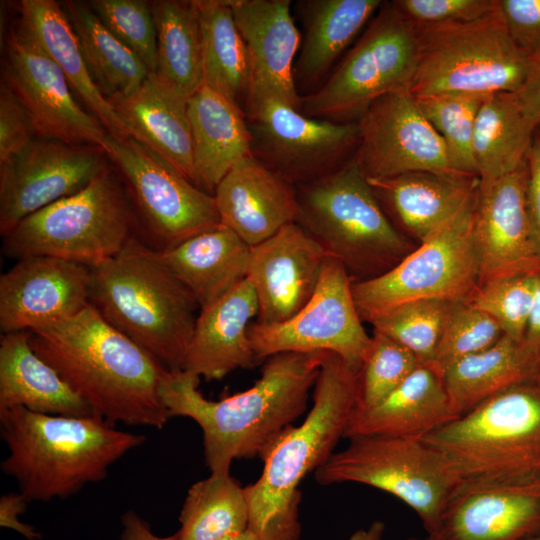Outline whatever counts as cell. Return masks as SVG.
I'll return each mask as SVG.
<instances>
[{"label":"cell","instance_id":"3957f363","mask_svg":"<svg viewBox=\"0 0 540 540\" xmlns=\"http://www.w3.org/2000/svg\"><path fill=\"white\" fill-rule=\"evenodd\" d=\"M358 395L359 371L324 351L309 412L274 441L261 458L260 477L245 487L248 529L259 540H299V484L334 453Z\"/></svg>","mask_w":540,"mask_h":540},{"label":"cell","instance_id":"11a10c76","mask_svg":"<svg viewBox=\"0 0 540 540\" xmlns=\"http://www.w3.org/2000/svg\"><path fill=\"white\" fill-rule=\"evenodd\" d=\"M385 524L381 520L373 521L368 527L356 530L349 540H383Z\"/></svg>","mask_w":540,"mask_h":540},{"label":"cell","instance_id":"8992f818","mask_svg":"<svg viewBox=\"0 0 540 540\" xmlns=\"http://www.w3.org/2000/svg\"><path fill=\"white\" fill-rule=\"evenodd\" d=\"M296 190L295 223L344 266L353 282L385 273L413 251L384 212L355 154Z\"/></svg>","mask_w":540,"mask_h":540},{"label":"cell","instance_id":"f6af8a7d","mask_svg":"<svg viewBox=\"0 0 540 540\" xmlns=\"http://www.w3.org/2000/svg\"><path fill=\"white\" fill-rule=\"evenodd\" d=\"M89 6L123 44L137 54L150 73L157 71V33L150 2L93 0Z\"/></svg>","mask_w":540,"mask_h":540},{"label":"cell","instance_id":"7a4b0ae2","mask_svg":"<svg viewBox=\"0 0 540 540\" xmlns=\"http://www.w3.org/2000/svg\"><path fill=\"white\" fill-rule=\"evenodd\" d=\"M35 353L89 406L115 425L162 429L171 418L160 385L168 372L90 304L29 331Z\"/></svg>","mask_w":540,"mask_h":540},{"label":"cell","instance_id":"ba28073f","mask_svg":"<svg viewBox=\"0 0 540 540\" xmlns=\"http://www.w3.org/2000/svg\"><path fill=\"white\" fill-rule=\"evenodd\" d=\"M137 237L125 189L109 166L85 189L21 220L2 237V253L20 259L50 256L90 268L117 255Z\"/></svg>","mask_w":540,"mask_h":540},{"label":"cell","instance_id":"5b68a950","mask_svg":"<svg viewBox=\"0 0 540 540\" xmlns=\"http://www.w3.org/2000/svg\"><path fill=\"white\" fill-rule=\"evenodd\" d=\"M89 304L166 370L184 369L200 308L159 252L138 237L91 268Z\"/></svg>","mask_w":540,"mask_h":540},{"label":"cell","instance_id":"db71d44e","mask_svg":"<svg viewBox=\"0 0 540 540\" xmlns=\"http://www.w3.org/2000/svg\"><path fill=\"white\" fill-rule=\"evenodd\" d=\"M121 523L123 529L120 540H177L176 534L168 537L155 535L148 523L133 510L123 514Z\"/></svg>","mask_w":540,"mask_h":540},{"label":"cell","instance_id":"2e32d148","mask_svg":"<svg viewBox=\"0 0 540 540\" xmlns=\"http://www.w3.org/2000/svg\"><path fill=\"white\" fill-rule=\"evenodd\" d=\"M3 80L28 110L37 136L102 149L108 131L79 106L62 70L20 19L7 38Z\"/></svg>","mask_w":540,"mask_h":540},{"label":"cell","instance_id":"ac0fdd59","mask_svg":"<svg viewBox=\"0 0 540 540\" xmlns=\"http://www.w3.org/2000/svg\"><path fill=\"white\" fill-rule=\"evenodd\" d=\"M355 157L367 179L414 171L456 173L445 144L410 89L376 99L358 120ZM464 175V174H463Z\"/></svg>","mask_w":540,"mask_h":540},{"label":"cell","instance_id":"f907efd6","mask_svg":"<svg viewBox=\"0 0 540 540\" xmlns=\"http://www.w3.org/2000/svg\"><path fill=\"white\" fill-rule=\"evenodd\" d=\"M29 501L20 492L7 493L0 498V525L17 531L28 540H38L41 534L34 526L19 520L20 515L26 511Z\"/></svg>","mask_w":540,"mask_h":540},{"label":"cell","instance_id":"c3c4849f","mask_svg":"<svg viewBox=\"0 0 540 540\" xmlns=\"http://www.w3.org/2000/svg\"><path fill=\"white\" fill-rule=\"evenodd\" d=\"M514 44L529 57L540 50V0H498Z\"/></svg>","mask_w":540,"mask_h":540},{"label":"cell","instance_id":"ffe728a7","mask_svg":"<svg viewBox=\"0 0 540 540\" xmlns=\"http://www.w3.org/2000/svg\"><path fill=\"white\" fill-rule=\"evenodd\" d=\"M526 184V161L497 179L480 181L473 210L479 286L506 275L540 269L531 237Z\"/></svg>","mask_w":540,"mask_h":540},{"label":"cell","instance_id":"9a60e30c","mask_svg":"<svg viewBox=\"0 0 540 540\" xmlns=\"http://www.w3.org/2000/svg\"><path fill=\"white\" fill-rule=\"evenodd\" d=\"M246 120L252 154L295 187L340 168L359 144L358 121L311 118L277 99L246 113Z\"/></svg>","mask_w":540,"mask_h":540},{"label":"cell","instance_id":"91938a15","mask_svg":"<svg viewBox=\"0 0 540 540\" xmlns=\"http://www.w3.org/2000/svg\"><path fill=\"white\" fill-rule=\"evenodd\" d=\"M408 540H419V539L410 538V539H408ZM424 540H430V539H429V538H426V539H424Z\"/></svg>","mask_w":540,"mask_h":540},{"label":"cell","instance_id":"681fc988","mask_svg":"<svg viewBox=\"0 0 540 540\" xmlns=\"http://www.w3.org/2000/svg\"><path fill=\"white\" fill-rule=\"evenodd\" d=\"M526 203L531 237L540 260V125L533 132L526 154Z\"/></svg>","mask_w":540,"mask_h":540},{"label":"cell","instance_id":"6f0895ef","mask_svg":"<svg viewBox=\"0 0 540 540\" xmlns=\"http://www.w3.org/2000/svg\"><path fill=\"white\" fill-rule=\"evenodd\" d=\"M539 386H540V367H539V370L537 372V375H536V378H535V381Z\"/></svg>","mask_w":540,"mask_h":540},{"label":"cell","instance_id":"83f0119b","mask_svg":"<svg viewBox=\"0 0 540 540\" xmlns=\"http://www.w3.org/2000/svg\"><path fill=\"white\" fill-rule=\"evenodd\" d=\"M457 417L442 377L431 367L421 365L378 404L355 406L344 437L423 439Z\"/></svg>","mask_w":540,"mask_h":540},{"label":"cell","instance_id":"f1b7e54d","mask_svg":"<svg viewBox=\"0 0 540 540\" xmlns=\"http://www.w3.org/2000/svg\"><path fill=\"white\" fill-rule=\"evenodd\" d=\"M250 250L237 234L219 223L159 254L203 309L247 278Z\"/></svg>","mask_w":540,"mask_h":540},{"label":"cell","instance_id":"d6986e66","mask_svg":"<svg viewBox=\"0 0 540 540\" xmlns=\"http://www.w3.org/2000/svg\"><path fill=\"white\" fill-rule=\"evenodd\" d=\"M91 268L50 257L20 258L0 276L1 333L30 331L89 305Z\"/></svg>","mask_w":540,"mask_h":540},{"label":"cell","instance_id":"52a82bcc","mask_svg":"<svg viewBox=\"0 0 540 540\" xmlns=\"http://www.w3.org/2000/svg\"><path fill=\"white\" fill-rule=\"evenodd\" d=\"M423 440L461 483L540 477V386L526 382L483 401Z\"/></svg>","mask_w":540,"mask_h":540},{"label":"cell","instance_id":"d590c367","mask_svg":"<svg viewBox=\"0 0 540 540\" xmlns=\"http://www.w3.org/2000/svg\"><path fill=\"white\" fill-rule=\"evenodd\" d=\"M196 5L202 34V84L245 113L249 60L228 0H196Z\"/></svg>","mask_w":540,"mask_h":540},{"label":"cell","instance_id":"cb8c5ba5","mask_svg":"<svg viewBox=\"0 0 540 540\" xmlns=\"http://www.w3.org/2000/svg\"><path fill=\"white\" fill-rule=\"evenodd\" d=\"M213 196L221 223L250 247L297 220L296 187L253 154L228 171Z\"/></svg>","mask_w":540,"mask_h":540},{"label":"cell","instance_id":"8d00e7d4","mask_svg":"<svg viewBox=\"0 0 540 540\" xmlns=\"http://www.w3.org/2000/svg\"><path fill=\"white\" fill-rule=\"evenodd\" d=\"M535 128L514 93L486 96L476 117L472 142L480 181H492L520 167L526 161Z\"/></svg>","mask_w":540,"mask_h":540},{"label":"cell","instance_id":"5bb4252c","mask_svg":"<svg viewBox=\"0 0 540 540\" xmlns=\"http://www.w3.org/2000/svg\"><path fill=\"white\" fill-rule=\"evenodd\" d=\"M362 322L350 276L339 261L328 257L310 300L284 322L251 323L248 337L258 362L284 352L327 351L360 371L372 346Z\"/></svg>","mask_w":540,"mask_h":540},{"label":"cell","instance_id":"7c38bea8","mask_svg":"<svg viewBox=\"0 0 540 540\" xmlns=\"http://www.w3.org/2000/svg\"><path fill=\"white\" fill-rule=\"evenodd\" d=\"M475 198L390 270L375 278L352 281L362 321L370 322L414 300H469L480 282L473 237Z\"/></svg>","mask_w":540,"mask_h":540},{"label":"cell","instance_id":"60d3db41","mask_svg":"<svg viewBox=\"0 0 540 540\" xmlns=\"http://www.w3.org/2000/svg\"><path fill=\"white\" fill-rule=\"evenodd\" d=\"M485 97L457 93L416 97L421 111L442 138L452 169L458 174L478 176L472 142Z\"/></svg>","mask_w":540,"mask_h":540},{"label":"cell","instance_id":"4316f807","mask_svg":"<svg viewBox=\"0 0 540 540\" xmlns=\"http://www.w3.org/2000/svg\"><path fill=\"white\" fill-rule=\"evenodd\" d=\"M257 314V297L247 278L200 309L183 370L210 381L256 365L248 328Z\"/></svg>","mask_w":540,"mask_h":540},{"label":"cell","instance_id":"680465c9","mask_svg":"<svg viewBox=\"0 0 540 540\" xmlns=\"http://www.w3.org/2000/svg\"><path fill=\"white\" fill-rule=\"evenodd\" d=\"M525 540H540V533Z\"/></svg>","mask_w":540,"mask_h":540},{"label":"cell","instance_id":"f35d334b","mask_svg":"<svg viewBox=\"0 0 540 540\" xmlns=\"http://www.w3.org/2000/svg\"><path fill=\"white\" fill-rule=\"evenodd\" d=\"M177 540H219L248 529L245 487L230 471L211 472L187 492L179 515Z\"/></svg>","mask_w":540,"mask_h":540},{"label":"cell","instance_id":"94428289","mask_svg":"<svg viewBox=\"0 0 540 540\" xmlns=\"http://www.w3.org/2000/svg\"><path fill=\"white\" fill-rule=\"evenodd\" d=\"M539 126V125H538Z\"/></svg>","mask_w":540,"mask_h":540},{"label":"cell","instance_id":"7dc6e473","mask_svg":"<svg viewBox=\"0 0 540 540\" xmlns=\"http://www.w3.org/2000/svg\"><path fill=\"white\" fill-rule=\"evenodd\" d=\"M37 136L31 116L9 85L0 88V162L19 152Z\"/></svg>","mask_w":540,"mask_h":540},{"label":"cell","instance_id":"7bdbcfd3","mask_svg":"<svg viewBox=\"0 0 540 540\" xmlns=\"http://www.w3.org/2000/svg\"><path fill=\"white\" fill-rule=\"evenodd\" d=\"M536 272L516 273L491 280L480 285L468 301L492 317L504 335L523 342L533 304Z\"/></svg>","mask_w":540,"mask_h":540},{"label":"cell","instance_id":"bcb514c9","mask_svg":"<svg viewBox=\"0 0 540 540\" xmlns=\"http://www.w3.org/2000/svg\"><path fill=\"white\" fill-rule=\"evenodd\" d=\"M395 9L416 27L465 23L483 18L498 0H396Z\"/></svg>","mask_w":540,"mask_h":540},{"label":"cell","instance_id":"816d5d0a","mask_svg":"<svg viewBox=\"0 0 540 540\" xmlns=\"http://www.w3.org/2000/svg\"><path fill=\"white\" fill-rule=\"evenodd\" d=\"M531 71L526 83L515 98L527 120L534 126L540 125V50L530 56Z\"/></svg>","mask_w":540,"mask_h":540},{"label":"cell","instance_id":"6da1fadb","mask_svg":"<svg viewBox=\"0 0 540 540\" xmlns=\"http://www.w3.org/2000/svg\"><path fill=\"white\" fill-rule=\"evenodd\" d=\"M323 352L272 355L264 360L261 377L252 387L218 401L202 395L199 376L168 371L160 395L170 417H187L200 427L210 471H230L235 459L262 458L305 412Z\"/></svg>","mask_w":540,"mask_h":540},{"label":"cell","instance_id":"e0dca14e","mask_svg":"<svg viewBox=\"0 0 540 540\" xmlns=\"http://www.w3.org/2000/svg\"><path fill=\"white\" fill-rule=\"evenodd\" d=\"M96 146L36 136L0 162V234L32 213L85 189L108 166Z\"/></svg>","mask_w":540,"mask_h":540},{"label":"cell","instance_id":"ab89813d","mask_svg":"<svg viewBox=\"0 0 540 540\" xmlns=\"http://www.w3.org/2000/svg\"><path fill=\"white\" fill-rule=\"evenodd\" d=\"M456 302L437 298L414 300L376 316L369 323L374 331L411 351L422 365L430 366Z\"/></svg>","mask_w":540,"mask_h":540},{"label":"cell","instance_id":"30bf717a","mask_svg":"<svg viewBox=\"0 0 540 540\" xmlns=\"http://www.w3.org/2000/svg\"><path fill=\"white\" fill-rule=\"evenodd\" d=\"M315 472L320 485L357 483L398 498L433 534L460 480L446 459L423 439L356 436Z\"/></svg>","mask_w":540,"mask_h":540},{"label":"cell","instance_id":"74e56055","mask_svg":"<svg viewBox=\"0 0 540 540\" xmlns=\"http://www.w3.org/2000/svg\"><path fill=\"white\" fill-rule=\"evenodd\" d=\"M157 33V74L187 99L203 83L202 34L196 0L150 2Z\"/></svg>","mask_w":540,"mask_h":540},{"label":"cell","instance_id":"603a6c76","mask_svg":"<svg viewBox=\"0 0 540 540\" xmlns=\"http://www.w3.org/2000/svg\"><path fill=\"white\" fill-rule=\"evenodd\" d=\"M327 258L297 223L251 247L247 279L258 301L255 323L273 325L294 316L314 294Z\"/></svg>","mask_w":540,"mask_h":540},{"label":"cell","instance_id":"f546056e","mask_svg":"<svg viewBox=\"0 0 540 540\" xmlns=\"http://www.w3.org/2000/svg\"><path fill=\"white\" fill-rule=\"evenodd\" d=\"M187 111L199 187L213 195L228 171L252 155L246 116L205 84L188 98Z\"/></svg>","mask_w":540,"mask_h":540},{"label":"cell","instance_id":"4dcf8cb0","mask_svg":"<svg viewBox=\"0 0 540 540\" xmlns=\"http://www.w3.org/2000/svg\"><path fill=\"white\" fill-rule=\"evenodd\" d=\"M13 407L48 415H92L87 403L32 349L29 331L0 336V411Z\"/></svg>","mask_w":540,"mask_h":540},{"label":"cell","instance_id":"4fadbf2b","mask_svg":"<svg viewBox=\"0 0 540 540\" xmlns=\"http://www.w3.org/2000/svg\"><path fill=\"white\" fill-rule=\"evenodd\" d=\"M102 149L119 171L137 237L149 247L164 252L221 223L213 195L133 138L108 133Z\"/></svg>","mask_w":540,"mask_h":540},{"label":"cell","instance_id":"8fae6325","mask_svg":"<svg viewBox=\"0 0 540 540\" xmlns=\"http://www.w3.org/2000/svg\"><path fill=\"white\" fill-rule=\"evenodd\" d=\"M418 63V31L391 2L382 4L334 73L300 99L304 115L356 122L378 98L410 89Z\"/></svg>","mask_w":540,"mask_h":540},{"label":"cell","instance_id":"f5cc1de1","mask_svg":"<svg viewBox=\"0 0 540 540\" xmlns=\"http://www.w3.org/2000/svg\"><path fill=\"white\" fill-rule=\"evenodd\" d=\"M523 345L530 356L540 365V270L534 276V298Z\"/></svg>","mask_w":540,"mask_h":540},{"label":"cell","instance_id":"d6a6232c","mask_svg":"<svg viewBox=\"0 0 540 540\" xmlns=\"http://www.w3.org/2000/svg\"><path fill=\"white\" fill-rule=\"evenodd\" d=\"M18 6L20 20L62 70L88 112L102 123L110 135L129 138L126 126L95 85L61 4L54 0H22Z\"/></svg>","mask_w":540,"mask_h":540},{"label":"cell","instance_id":"d4e9b609","mask_svg":"<svg viewBox=\"0 0 540 540\" xmlns=\"http://www.w3.org/2000/svg\"><path fill=\"white\" fill-rule=\"evenodd\" d=\"M108 101L131 138L199 187L186 97L149 73L137 90Z\"/></svg>","mask_w":540,"mask_h":540},{"label":"cell","instance_id":"277c9868","mask_svg":"<svg viewBox=\"0 0 540 540\" xmlns=\"http://www.w3.org/2000/svg\"><path fill=\"white\" fill-rule=\"evenodd\" d=\"M0 433L8 449L2 472L29 502L64 499L102 481L112 464L146 440L94 415H48L24 407L0 411Z\"/></svg>","mask_w":540,"mask_h":540},{"label":"cell","instance_id":"484cf974","mask_svg":"<svg viewBox=\"0 0 540 540\" xmlns=\"http://www.w3.org/2000/svg\"><path fill=\"white\" fill-rule=\"evenodd\" d=\"M367 180L393 225L419 243L468 206L480 184L478 176L432 171Z\"/></svg>","mask_w":540,"mask_h":540},{"label":"cell","instance_id":"9f6ffc18","mask_svg":"<svg viewBox=\"0 0 540 540\" xmlns=\"http://www.w3.org/2000/svg\"><path fill=\"white\" fill-rule=\"evenodd\" d=\"M219 540H259V538L249 529H246L241 533L234 534Z\"/></svg>","mask_w":540,"mask_h":540},{"label":"cell","instance_id":"836d02e7","mask_svg":"<svg viewBox=\"0 0 540 540\" xmlns=\"http://www.w3.org/2000/svg\"><path fill=\"white\" fill-rule=\"evenodd\" d=\"M539 367L523 342L503 335L489 348L452 364L442 379L453 408L461 416L510 387L535 381Z\"/></svg>","mask_w":540,"mask_h":540},{"label":"cell","instance_id":"9c48e42d","mask_svg":"<svg viewBox=\"0 0 540 540\" xmlns=\"http://www.w3.org/2000/svg\"><path fill=\"white\" fill-rule=\"evenodd\" d=\"M416 28L415 97L516 93L529 77L531 58L510 38L499 6L474 21Z\"/></svg>","mask_w":540,"mask_h":540},{"label":"cell","instance_id":"1f68e13d","mask_svg":"<svg viewBox=\"0 0 540 540\" xmlns=\"http://www.w3.org/2000/svg\"><path fill=\"white\" fill-rule=\"evenodd\" d=\"M382 3L380 0L297 1L303 37L294 65L295 84L309 86L322 79Z\"/></svg>","mask_w":540,"mask_h":540},{"label":"cell","instance_id":"e575fe53","mask_svg":"<svg viewBox=\"0 0 540 540\" xmlns=\"http://www.w3.org/2000/svg\"><path fill=\"white\" fill-rule=\"evenodd\" d=\"M61 6L101 94L109 99L137 90L150 73L141 58L108 30L89 4L69 0Z\"/></svg>","mask_w":540,"mask_h":540},{"label":"cell","instance_id":"b9f144b4","mask_svg":"<svg viewBox=\"0 0 540 540\" xmlns=\"http://www.w3.org/2000/svg\"><path fill=\"white\" fill-rule=\"evenodd\" d=\"M503 332L498 323L468 300L457 301L429 367L441 377L457 361L495 344Z\"/></svg>","mask_w":540,"mask_h":540},{"label":"cell","instance_id":"44dd1931","mask_svg":"<svg viewBox=\"0 0 540 540\" xmlns=\"http://www.w3.org/2000/svg\"><path fill=\"white\" fill-rule=\"evenodd\" d=\"M245 42L250 70L246 113L268 99L300 109L294 59L301 34L290 0H228Z\"/></svg>","mask_w":540,"mask_h":540},{"label":"cell","instance_id":"7402d4cb","mask_svg":"<svg viewBox=\"0 0 540 540\" xmlns=\"http://www.w3.org/2000/svg\"><path fill=\"white\" fill-rule=\"evenodd\" d=\"M540 533V477L461 483L430 540H525Z\"/></svg>","mask_w":540,"mask_h":540},{"label":"cell","instance_id":"ee69618b","mask_svg":"<svg viewBox=\"0 0 540 540\" xmlns=\"http://www.w3.org/2000/svg\"><path fill=\"white\" fill-rule=\"evenodd\" d=\"M370 352L359 371L356 407H372L390 395L422 364L407 348L374 331Z\"/></svg>","mask_w":540,"mask_h":540}]
</instances>
